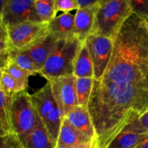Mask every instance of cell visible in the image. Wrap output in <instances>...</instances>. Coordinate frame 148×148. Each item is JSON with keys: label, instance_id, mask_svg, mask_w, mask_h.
Listing matches in <instances>:
<instances>
[{"label": "cell", "instance_id": "1", "mask_svg": "<svg viewBox=\"0 0 148 148\" xmlns=\"http://www.w3.org/2000/svg\"><path fill=\"white\" fill-rule=\"evenodd\" d=\"M95 137L94 148H108L148 110V20L132 13L114 38L103 76L94 79L88 104Z\"/></svg>", "mask_w": 148, "mask_h": 148}, {"label": "cell", "instance_id": "2", "mask_svg": "<svg viewBox=\"0 0 148 148\" xmlns=\"http://www.w3.org/2000/svg\"><path fill=\"white\" fill-rule=\"evenodd\" d=\"M84 43L74 36L59 40L56 49L39 74L48 81L59 77L73 75L75 59Z\"/></svg>", "mask_w": 148, "mask_h": 148}, {"label": "cell", "instance_id": "3", "mask_svg": "<svg viewBox=\"0 0 148 148\" xmlns=\"http://www.w3.org/2000/svg\"><path fill=\"white\" fill-rule=\"evenodd\" d=\"M132 13L128 0H112L99 4L91 33L114 39Z\"/></svg>", "mask_w": 148, "mask_h": 148}, {"label": "cell", "instance_id": "4", "mask_svg": "<svg viewBox=\"0 0 148 148\" xmlns=\"http://www.w3.org/2000/svg\"><path fill=\"white\" fill-rule=\"evenodd\" d=\"M31 100L38 116L41 120L56 148L63 116L53 98L49 82L31 95Z\"/></svg>", "mask_w": 148, "mask_h": 148}, {"label": "cell", "instance_id": "5", "mask_svg": "<svg viewBox=\"0 0 148 148\" xmlns=\"http://www.w3.org/2000/svg\"><path fill=\"white\" fill-rule=\"evenodd\" d=\"M10 113L13 132L22 143L34 129L38 121L37 114L32 103L31 95L25 91L14 94Z\"/></svg>", "mask_w": 148, "mask_h": 148}, {"label": "cell", "instance_id": "6", "mask_svg": "<svg viewBox=\"0 0 148 148\" xmlns=\"http://www.w3.org/2000/svg\"><path fill=\"white\" fill-rule=\"evenodd\" d=\"M7 30L12 49L21 51L27 50L49 34L48 23L43 22H25Z\"/></svg>", "mask_w": 148, "mask_h": 148}, {"label": "cell", "instance_id": "7", "mask_svg": "<svg viewBox=\"0 0 148 148\" xmlns=\"http://www.w3.org/2000/svg\"><path fill=\"white\" fill-rule=\"evenodd\" d=\"M25 22H42L36 12L35 0H7L0 7V23L7 27Z\"/></svg>", "mask_w": 148, "mask_h": 148}, {"label": "cell", "instance_id": "8", "mask_svg": "<svg viewBox=\"0 0 148 148\" xmlns=\"http://www.w3.org/2000/svg\"><path fill=\"white\" fill-rule=\"evenodd\" d=\"M94 67V79L103 76L111 59L114 39L101 35L90 33L85 40Z\"/></svg>", "mask_w": 148, "mask_h": 148}, {"label": "cell", "instance_id": "9", "mask_svg": "<svg viewBox=\"0 0 148 148\" xmlns=\"http://www.w3.org/2000/svg\"><path fill=\"white\" fill-rule=\"evenodd\" d=\"M75 81L76 77L74 75L59 77L48 81L63 119L78 106Z\"/></svg>", "mask_w": 148, "mask_h": 148}, {"label": "cell", "instance_id": "10", "mask_svg": "<svg viewBox=\"0 0 148 148\" xmlns=\"http://www.w3.org/2000/svg\"><path fill=\"white\" fill-rule=\"evenodd\" d=\"M99 4L77 10L75 14L73 36L85 42L91 33Z\"/></svg>", "mask_w": 148, "mask_h": 148}, {"label": "cell", "instance_id": "11", "mask_svg": "<svg viewBox=\"0 0 148 148\" xmlns=\"http://www.w3.org/2000/svg\"><path fill=\"white\" fill-rule=\"evenodd\" d=\"M58 41V39L49 33L42 40L25 51L34 62L38 70V73L43 67L50 55L55 50Z\"/></svg>", "mask_w": 148, "mask_h": 148}, {"label": "cell", "instance_id": "12", "mask_svg": "<svg viewBox=\"0 0 148 148\" xmlns=\"http://www.w3.org/2000/svg\"><path fill=\"white\" fill-rule=\"evenodd\" d=\"M64 118L77 130L85 134L93 142L95 137V129L88 107L77 106Z\"/></svg>", "mask_w": 148, "mask_h": 148}, {"label": "cell", "instance_id": "13", "mask_svg": "<svg viewBox=\"0 0 148 148\" xmlns=\"http://www.w3.org/2000/svg\"><path fill=\"white\" fill-rule=\"evenodd\" d=\"M89 143L92 141L73 127L66 118L63 119L56 148H65Z\"/></svg>", "mask_w": 148, "mask_h": 148}, {"label": "cell", "instance_id": "14", "mask_svg": "<svg viewBox=\"0 0 148 148\" xmlns=\"http://www.w3.org/2000/svg\"><path fill=\"white\" fill-rule=\"evenodd\" d=\"M75 27V14L63 13L48 23L49 33L58 40L67 38L73 36Z\"/></svg>", "mask_w": 148, "mask_h": 148}, {"label": "cell", "instance_id": "15", "mask_svg": "<svg viewBox=\"0 0 148 148\" xmlns=\"http://www.w3.org/2000/svg\"><path fill=\"white\" fill-rule=\"evenodd\" d=\"M21 145L24 148H55L47 130L38 116L36 127Z\"/></svg>", "mask_w": 148, "mask_h": 148}, {"label": "cell", "instance_id": "16", "mask_svg": "<svg viewBox=\"0 0 148 148\" xmlns=\"http://www.w3.org/2000/svg\"><path fill=\"white\" fill-rule=\"evenodd\" d=\"M73 75L76 77L94 78V67L89 50L85 43L82 44L74 65Z\"/></svg>", "mask_w": 148, "mask_h": 148}, {"label": "cell", "instance_id": "17", "mask_svg": "<svg viewBox=\"0 0 148 148\" xmlns=\"http://www.w3.org/2000/svg\"><path fill=\"white\" fill-rule=\"evenodd\" d=\"M14 94H7L3 91H0V129L1 136L13 132L11 121L12 101Z\"/></svg>", "mask_w": 148, "mask_h": 148}, {"label": "cell", "instance_id": "18", "mask_svg": "<svg viewBox=\"0 0 148 148\" xmlns=\"http://www.w3.org/2000/svg\"><path fill=\"white\" fill-rule=\"evenodd\" d=\"M147 134L124 129L111 142L108 148H135Z\"/></svg>", "mask_w": 148, "mask_h": 148}, {"label": "cell", "instance_id": "19", "mask_svg": "<svg viewBox=\"0 0 148 148\" xmlns=\"http://www.w3.org/2000/svg\"><path fill=\"white\" fill-rule=\"evenodd\" d=\"M93 82L94 78L92 77H76L75 86L79 106H88L92 93Z\"/></svg>", "mask_w": 148, "mask_h": 148}, {"label": "cell", "instance_id": "20", "mask_svg": "<svg viewBox=\"0 0 148 148\" xmlns=\"http://www.w3.org/2000/svg\"><path fill=\"white\" fill-rule=\"evenodd\" d=\"M8 60L12 61L17 66L29 72L33 75L36 73H38V70L35 65L34 62L25 51L17 50V49H12L10 53Z\"/></svg>", "mask_w": 148, "mask_h": 148}, {"label": "cell", "instance_id": "21", "mask_svg": "<svg viewBox=\"0 0 148 148\" xmlns=\"http://www.w3.org/2000/svg\"><path fill=\"white\" fill-rule=\"evenodd\" d=\"M35 7L43 23H49L56 17L55 0H35Z\"/></svg>", "mask_w": 148, "mask_h": 148}, {"label": "cell", "instance_id": "22", "mask_svg": "<svg viewBox=\"0 0 148 148\" xmlns=\"http://www.w3.org/2000/svg\"><path fill=\"white\" fill-rule=\"evenodd\" d=\"M1 71H4L8 73L17 80L25 90L27 88L29 77L33 75L27 71L20 68L11 60H8L2 66H1Z\"/></svg>", "mask_w": 148, "mask_h": 148}, {"label": "cell", "instance_id": "23", "mask_svg": "<svg viewBox=\"0 0 148 148\" xmlns=\"http://www.w3.org/2000/svg\"><path fill=\"white\" fill-rule=\"evenodd\" d=\"M0 91H3L7 94H16L25 91V90L8 73L4 71H1Z\"/></svg>", "mask_w": 148, "mask_h": 148}, {"label": "cell", "instance_id": "24", "mask_svg": "<svg viewBox=\"0 0 148 148\" xmlns=\"http://www.w3.org/2000/svg\"><path fill=\"white\" fill-rule=\"evenodd\" d=\"M12 47L10 44L8 33L6 26L0 23V62L1 66L6 63Z\"/></svg>", "mask_w": 148, "mask_h": 148}, {"label": "cell", "instance_id": "25", "mask_svg": "<svg viewBox=\"0 0 148 148\" xmlns=\"http://www.w3.org/2000/svg\"><path fill=\"white\" fill-rule=\"evenodd\" d=\"M125 129L140 134H148V110Z\"/></svg>", "mask_w": 148, "mask_h": 148}, {"label": "cell", "instance_id": "26", "mask_svg": "<svg viewBox=\"0 0 148 148\" xmlns=\"http://www.w3.org/2000/svg\"><path fill=\"white\" fill-rule=\"evenodd\" d=\"M132 12L148 20V0H128Z\"/></svg>", "mask_w": 148, "mask_h": 148}, {"label": "cell", "instance_id": "27", "mask_svg": "<svg viewBox=\"0 0 148 148\" xmlns=\"http://www.w3.org/2000/svg\"><path fill=\"white\" fill-rule=\"evenodd\" d=\"M22 145L15 134H7L1 136L0 148H21Z\"/></svg>", "mask_w": 148, "mask_h": 148}, {"label": "cell", "instance_id": "28", "mask_svg": "<svg viewBox=\"0 0 148 148\" xmlns=\"http://www.w3.org/2000/svg\"><path fill=\"white\" fill-rule=\"evenodd\" d=\"M56 12H63L64 13L70 12L75 10H78L77 0H55Z\"/></svg>", "mask_w": 148, "mask_h": 148}, {"label": "cell", "instance_id": "29", "mask_svg": "<svg viewBox=\"0 0 148 148\" xmlns=\"http://www.w3.org/2000/svg\"><path fill=\"white\" fill-rule=\"evenodd\" d=\"M101 0H77L78 4V9L85 8L90 6L99 4Z\"/></svg>", "mask_w": 148, "mask_h": 148}, {"label": "cell", "instance_id": "30", "mask_svg": "<svg viewBox=\"0 0 148 148\" xmlns=\"http://www.w3.org/2000/svg\"><path fill=\"white\" fill-rule=\"evenodd\" d=\"M135 148H148V134Z\"/></svg>", "mask_w": 148, "mask_h": 148}, {"label": "cell", "instance_id": "31", "mask_svg": "<svg viewBox=\"0 0 148 148\" xmlns=\"http://www.w3.org/2000/svg\"><path fill=\"white\" fill-rule=\"evenodd\" d=\"M65 148H93L92 147V143H85V144L79 145L72 146V147H68Z\"/></svg>", "mask_w": 148, "mask_h": 148}, {"label": "cell", "instance_id": "32", "mask_svg": "<svg viewBox=\"0 0 148 148\" xmlns=\"http://www.w3.org/2000/svg\"><path fill=\"white\" fill-rule=\"evenodd\" d=\"M112 1V0H101L99 2V4H104V3L107 2V1Z\"/></svg>", "mask_w": 148, "mask_h": 148}, {"label": "cell", "instance_id": "33", "mask_svg": "<svg viewBox=\"0 0 148 148\" xmlns=\"http://www.w3.org/2000/svg\"><path fill=\"white\" fill-rule=\"evenodd\" d=\"M6 1H7V0H0V7H2L3 4L5 3Z\"/></svg>", "mask_w": 148, "mask_h": 148}, {"label": "cell", "instance_id": "34", "mask_svg": "<svg viewBox=\"0 0 148 148\" xmlns=\"http://www.w3.org/2000/svg\"><path fill=\"white\" fill-rule=\"evenodd\" d=\"M21 148H24V147H23V146H22V147H21Z\"/></svg>", "mask_w": 148, "mask_h": 148}]
</instances>
